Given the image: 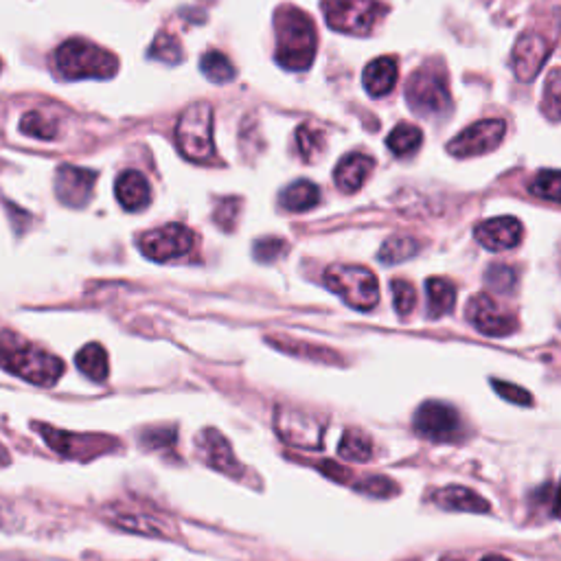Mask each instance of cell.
Masks as SVG:
<instances>
[{
    "instance_id": "obj_1",
    "label": "cell",
    "mask_w": 561,
    "mask_h": 561,
    "mask_svg": "<svg viewBox=\"0 0 561 561\" xmlns=\"http://www.w3.org/2000/svg\"><path fill=\"white\" fill-rule=\"evenodd\" d=\"M277 29V62L288 71H307L316 57V29L305 11L285 5L274 18Z\"/></svg>"
},
{
    "instance_id": "obj_2",
    "label": "cell",
    "mask_w": 561,
    "mask_h": 561,
    "mask_svg": "<svg viewBox=\"0 0 561 561\" xmlns=\"http://www.w3.org/2000/svg\"><path fill=\"white\" fill-rule=\"evenodd\" d=\"M3 366L5 371L25 377L27 382L38 386H51L64 373L60 358L16 338L9 329H5L3 334Z\"/></svg>"
},
{
    "instance_id": "obj_3",
    "label": "cell",
    "mask_w": 561,
    "mask_h": 561,
    "mask_svg": "<svg viewBox=\"0 0 561 561\" xmlns=\"http://www.w3.org/2000/svg\"><path fill=\"white\" fill-rule=\"evenodd\" d=\"M55 66L66 79H106L117 73L119 60L93 42L73 38L55 51Z\"/></svg>"
},
{
    "instance_id": "obj_4",
    "label": "cell",
    "mask_w": 561,
    "mask_h": 561,
    "mask_svg": "<svg viewBox=\"0 0 561 561\" xmlns=\"http://www.w3.org/2000/svg\"><path fill=\"white\" fill-rule=\"evenodd\" d=\"M176 141L182 156L193 163H209L215 156L213 143V108L209 103H193L180 114Z\"/></svg>"
},
{
    "instance_id": "obj_5",
    "label": "cell",
    "mask_w": 561,
    "mask_h": 561,
    "mask_svg": "<svg viewBox=\"0 0 561 561\" xmlns=\"http://www.w3.org/2000/svg\"><path fill=\"white\" fill-rule=\"evenodd\" d=\"M325 283L331 292H336L342 301L360 312H369L380 303V285L369 268L338 263L325 272Z\"/></svg>"
},
{
    "instance_id": "obj_6",
    "label": "cell",
    "mask_w": 561,
    "mask_h": 561,
    "mask_svg": "<svg viewBox=\"0 0 561 561\" xmlns=\"http://www.w3.org/2000/svg\"><path fill=\"white\" fill-rule=\"evenodd\" d=\"M327 25L351 36H366L382 18L384 7L377 0H325Z\"/></svg>"
},
{
    "instance_id": "obj_7",
    "label": "cell",
    "mask_w": 561,
    "mask_h": 561,
    "mask_svg": "<svg viewBox=\"0 0 561 561\" xmlns=\"http://www.w3.org/2000/svg\"><path fill=\"white\" fill-rule=\"evenodd\" d=\"M274 428L283 443L301 450H320L323 448L325 428L314 415L292 406H279L274 412Z\"/></svg>"
},
{
    "instance_id": "obj_8",
    "label": "cell",
    "mask_w": 561,
    "mask_h": 561,
    "mask_svg": "<svg viewBox=\"0 0 561 561\" xmlns=\"http://www.w3.org/2000/svg\"><path fill=\"white\" fill-rule=\"evenodd\" d=\"M406 99L410 108L423 117H437L445 114L452 106L448 82L439 71H419L410 77L406 88Z\"/></svg>"
},
{
    "instance_id": "obj_9",
    "label": "cell",
    "mask_w": 561,
    "mask_h": 561,
    "mask_svg": "<svg viewBox=\"0 0 561 561\" xmlns=\"http://www.w3.org/2000/svg\"><path fill=\"white\" fill-rule=\"evenodd\" d=\"M415 430L423 439L450 443L463 434V421L456 408L443 402H426L415 415Z\"/></svg>"
},
{
    "instance_id": "obj_10",
    "label": "cell",
    "mask_w": 561,
    "mask_h": 561,
    "mask_svg": "<svg viewBox=\"0 0 561 561\" xmlns=\"http://www.w3.org/2000/svg\"><path fill=\"white\" fill-rule=\"evenodd\" d=\"M465 316L480 334L491 336V338H502L513 334L518 329V318H515L509 309L496 303L494 296L489 294H476L472 301L467 303Z\"/></svg>"
},
{
    "instance_id": "obj_11",
    "label": "cell",
    "mask_w": 561,
    "mask_h": 561,
    "mask_svg": "<svg viewBox=\"0 0 561 561\" xmlns=\"http://www.w3.org/2000/svg\"><path fill=\"white\" fill-rule=\"evenodd\" d=\"M139 248L147 259L165 263L191 253L193 233L182 224H167L163 228H156V231L145 233L139 239Z\"/></svg>"
},
{
    "instance_id": "obj_12",
    "label": "cell",
    "mask_w": 561,
    "mask_h": 561,
    "mask_svg": "<svg viewBox=\"0 0 561 561\" xmlns=\"http://www.w3.org/2000/svg\"><path fill=\"white\" fill-rule=\"evenodd\" d=\"M507 125L502 119H485L469 125L459 136H454L448 145V152L456 158H469L487 154L505 139Z\"/></svg>"
},
{
    "instance_id": "obj_13",
    "label": "cell",
    "mask_w": 561,
    "mask_h": 561,
    "mask_svg": "<svg viewBox=\"0 0 561 561\" xmlns=\"http://www.w3.org/2000/svg\"><path fill=\"white\" fill-rule=\"evenodd\" d=\"M42 437L49 441L55 452L64 456H71L77 461L95 459V456L110 450V445H117V441L110 437H101V434H66L60 430H51L47 426H38Z\"/></svg>"
},
{
    "instance_id": "obj_14",
    "label": "cell",
    "mask_w": 561,
    "mask_h": 561,
    "mask_svg": "<svg viewBox=\"0 0 561 561\" xmlns=\"http://www.w3.org/2000/svg\"><path fill=\"white\" fill-rule=\"evenodd\" d=\"M95 182H97L95 171L64 165L57 169L55 193H57V198H60V202H64L66 206L82 209V206L88 204L90 196H93Z\"/></svg>"
},
{
    "instance_id": "obj_15",
    "label": "cell",
    "mask_w": 561,
    "mask_h": 561,
    "mask_svg": "<svg viewBox=\"0 0 561 561\" xmlns=\"http://www.w3.org/2000/svg\"><path fill=\"white\" fill-rule=\"evenodd\" d=\"M548 55H551V47H548L546 40L537 36V33H526V36L518 40L511 53V68L515 77L520 82H533L540 75Z\"/></svg>"
},
{
    "instance_id": "obj_16",
    "label": "cell",
    "mask_w": 561,
    "mask_h": 561,
    "mask_svg": "<svg viewBox=\"0 0 561 561\" xmlns=\"http://www.w3.org/2000/svg\"><path fill=\"white\" fill-rule=\"evenodd\" d=\"M474 235L480 246H485L491 253H502V250H511L522 242L524 226L520 220H515V217L505 215L478 224Z\"/></svg>"
},
{
    "instance_id": "obj_17",
    "label": "cell",
    "mask_w": 561,
    "mask_h": 561,
    "mask_svg": "<svg viewBox=\"0 0 561 561\" xmlns=\"http://www.w3.org/2000/svg\"><path fill=\"white\" fill-rule=\"evenodd\" d=\"M114 193H117V200L123 206L125 211H143L150 206L152 202V189L150 182L141 174V171H125V174L119 176L117 187H114Z\"/></svg>"
},
{
    "instance_id": "obj_18",
    "label": "cell",
    "mask_w": 561,
    "mask_h": 561,
    "mask_svg": "<svg viewBox=\"0 0 561 561\" xmlns=\"http://www.w3.org/2000/svg\"><path fill=\"white\" fill-rule=\"evenodd\" d=\"M200 450L204 454L206 463L215 469H220V472L231 474V476H237L239 472H242V467H239L231 445H228V441L217 430L211 428V430L202 432Z\"/></svg>"
},
{
    "instance_id": "obj_19",
    "label": "cell",
    "mask_w": 561,
    "mask_h": 561,
    "mask_svg": "<svg viewBox=\"0 0 561 561\" xmlns=\"http://www.w3.org/2000/svg\"><path fill=\"white\" fill-rule=\"evenodd\" d=\"M362 82L371 97H386L397 84V62L393 57H377L364 68Z\"/></svg>"
},
{
    "instance_id": "obj_20",
    "label": "cell",
    "mask_w": 561,
    "mask_h": 561,
    "mask_svg": "<svg viewBox=\"0 0 561 561\" xmlns=\"http://www.w3.org/2000/svg\"><path fill=\"white\" fill-rule=\"evenodd\" d=\"M373 171V160L364 154H349L336 167V185L340 191H358Z\"/></svg>"
},
{
    "instance_id": "obj_21",
    "label": "cell",
    "mask_w": 561,
    "mask_h": 561,
    "mask_svg": "<svg viewBox=\"0 0 561 561\" xmlns=\"http://www.w3.org/2000/svg\"><path fill=\"white\" fill-rule=\"evenodd\" d=\"M434 502H437L439 507L450 509V511H465V513H487L489 511V502L483 496H478L476 491L461 487V485L439 489L437 494H434Z\"/></svg>"
},
{
    "instance_id": "obj_22",
    "label": "cell",
    "mask_w": 561,
    "mask_h": 561,
    "mask_svg": "<svg viewBox=\"0 0 561 561\" xmlns=\"http://www.w3.org/2000/svg\"><path fill=\"white\" fill-rule=\"evenodd\" d=\"M426 294H428V316L430 318H441L450 314L456 305V288L454 283L441 277H432L426 283Z\"/></svg>"
},
{
    "instance_id": "obj_23",
    "label": "cell",
    "mask_w": 561,
    "mask_h": 561,
    "mask_svg": "<svg viewBox=\"0 0 561 561\" xmlns=\"http://www.w3.org/2000/svg\"><path fill=\"white\" fill-rule=\"evenodd\" d=\"M320 202V191L309 180H299L292 182V185L281 193V206L285 211L292 213H303L314 209V206Z\"/></svg>"
},
{
    "instance_id": "obj_24",
    "label": "cell",
    "mask_w": 561,
    "mask_h": 561,
    "mask_svg": "<svg viewBox=\"0 0 561 561\" xmlns=\"http://www.w3.org/2000/svg\"><path fill=\"white\" fill-rule=\"evenodd\" d=\"M77 369L82 371L86 377L95 382H106L108 380V353L97 342H90L82 351L77 353Z\"/></svg>"
},
{
    "instance_id": "obj_25",
    "label": "cell",
    "mask_w": 561,
    "mask_h": 561,
    "mask_svg": "<svg viewBox=\"0 0 561 561\" xmlns=\"http://www.w3.org/2000/svg\"><path fill=\"white\" fill-rule=\"evenodd\" d=\"M338 454L347 461L366 463L373 456V443L369 434H364L362 430H347L345 437L340 441Z\"/></svg>"
},
{
    "instance_id": "obj_26",
    "label": "cell",
    "mask_w": 561,
    "mask_h": 561,
    "mask_svg": "<svg viewBox=\"0 0 561 561\" xmlns=\"http://www.w3.org/2000/svg\"><path fill=\"white\" fill-rule=\"evenodd\" d=\"M110 520L114 524L123 526L125 531H136V533H143V535H165L167 529L160 522H156L152 515L147 513H132V511H117L110 515Z\"/></svg>"
},
{
    "instance_id": "obj_27",
    "label": "cell",
    "mask_w": 561,
    "mask_h": 561,
    "mask_svg": "<svg viewBox=\"0 0 561 561\" xmlns=\"http://www.w3.org/2000/svg\"><path fill=\"white\" fill-rule=\"evenodd\" d=\"M200 68L206 79L215 84H228L235 79V66L220 51H206L200 60Z\"/></svg>"
},
{
    "instance_id": "obj_28",
    "label": "cell",
    "mask_w": 561,
    "mask_h": 561,
    "mask_svg": "<svg viewBox=\"0 0 561 561\" xmlns=\"http://www.w3.org/2000/svg\"><path fill=\"white\" fill-rule=\"evenodd\" d=\"M421 141H423V136H421L419 128H415V125L402 123V125H397V128L391 134H388L386 145L393 154L408 156V154L419 150Z\"/></svg>"
},
{
    "instance_id": "obj_29",
    "label": "cell",
    "mask_w": 561,
    "mask_h": 561,
    "mask_svg": "<svg viewBox=\"0 0 561 561\" xmlns=\"http://www.w3.org/2000/svg\"><path fill=\"white\" fill-rule=\"evenodd\" d=\"M325 132L316 128V125H301L299 130H296V147H299V154L307 160V163H312L320 154L325 152Z\"/></svg>"
},
{
    "instance_id": "obj_30",
    "label": "cell",
    "mask_w": 561,
    "mask_h": 561,
    "mask_svg": "<svg viewBox=\"0 0 561 561\" xmlns=\"http://www.w3.org/2000/svg\"><path fill=\"white\" fill-rule=\"evenodd\" d=\"M421 244L412 237H391L386 239L384 246L380 248V261L388 263V266H395V263H402L410 257H415L419 253Z\"/></svg>"
},
{
    "instance_id": "obj_31",
    "label": "cell",
    "mask_w": 561,
    "mask_h": 561,
    "mask_svg": "<svg viewBox=\"0 0 561 561\" xmlns=\"http://www.w3.org/2000/svg\"><path fill=\"white\" fill-rule=\"evenodd\" d=\"M529 191L533 193L535 198H542V200H548V202L561 204V171L542 169L540 174H537L531 180Z\"/></svg>"
},
{
    "instance_id": "obj_32",
    "label": "cell",
    "mask_w": 561,
    "mask_h": 561,
    "mask_svg": "<svg viewBox=\"0 0 561 561\" xmlns=\"http://www.w3.org/2000/svg\"><path fill=\"white\" fill-rule=\"evenodd\" d=\"M20 132L27 136H36L40 141H53L57 136V121L47 117L44 112H27L20 119Z\"/></svg>"
},
{
    "instance_id": "obj_33",
    "label": "cell",
    "mask_w": 561,
    "mask_h": 561,
    "mask_svg": "<svg viewBox=\"0 0 561 561\" xmlns=\"http://www.w3.org/2000/svg\"><path fill=\"white\" fill-rule=\"evenodd\" d=\"M542 112L548 121H561V68H555L546 79L544 97H542Z\"/></svg>"
},
{
    "instance_id": "obj_34",
    "label": "cell",
    "mask_w": 561,
    "mask_h": 561,
    "mask_svg": "<svg viewBox=\"0 0 561 561\" xmlns=\"http://www.w3.org/2000/svg\"><path fill=\"white\" fill-rule=\"evenodd\" d=\"M150 57L152 60H160L165 64L182 62V47H180L178 38L169 36V33H158L150 47Z\"/></svg>"
},
{
    "instance_id": "obj_35",
    "label": "cell",
    "mask_w": 561,
    "mask_h": 561,
    "mask_svg": "<svg viewBox=\"0 0 561 561\" xmlns=\"http://www.w3.org/2000/svg\"><path fill=\"white\" fill-rule=\"evenodd\" d=\"M487 285L494 292L500 294H511L518 285V272H515L511 266H505V263H494L485 274Z\"/></svg>"
},
{
    "instance_id": "obj_36",
    "label": "cell",
    "mask_w": 561,
    "mask_h": 561,
    "mask_svg": "<svg viewBox=\"0 0 561 561\" xmlns=\"http://www.w3.org/2000/svg\"><path fill=\"white\" fill-rule=\"evenodd\" d=\"M391 288H393V303H395L397 314H402V316L410 314L417 305L415 285H412L410 281H404V279H395L391 283Z\"/></svg>"
},
{
    "instance_id": "obj_37",
    "label": "cell",
    "mask_w": 561,
    "mask_h": 561,
    "mask_svg": "<svg viewBox=\"0 0 561 561\" xmlns=\"http://www.w3.org/2000/svg\"><path fill=\"white\" fill-rule=\"evenodd\" d=\"M358 491H362V494H369L373 498H388V496H393L397 494V485L393 483V480H388L384 476H369V478H364L360 480V483L356 485Z\"/></svg>"
},
{
    "instance_id": "obj_38",
    "label": "cell",
    "mask_w": 561,
    "mask_h": 561,
    "mask_svg": "<svg viewBox=\"0 0 561 561\" xmlns=\"http://www.w3.org/2000/svg\"><path fill=\"white\" fill-rule=\"evenodd\" d=\"M491 386L496 388V393L502 399H507V402H511V404H520V406H531L533 404V397H531L529 391H526V388H520L515 384H509V382H498V380L491 382Z\"/></svg>"
},
{
    "instance_id": "obj_39",
    "label": "cell",
    "mask_w": 561,
    "mask_h": 561,
    "mask_svg": "<svg viewBox=\"0 0 561 561\" xmlns=\"http://www.w3.org/2000/svg\"><path fill=\"white\" fill-rule=\"evenodd\" d=\"M285 250V242L283 239H277V237H266V239H259V242L255 244V259L257 261H274V259H279L281 253Z\"/></svg>"
},
{
    "instance_id": "obj_40",
    "label": "cell",
    "mask_w": 561,
    "mask_h": 561,
    "mask_svg": "<svg viewBox=\"0 0 561 561\" xmlns=\"http://www.w3.org/2000/svg\"><path fill=\"white\" fill-rule=\"evenodd\" d=\"M239 215V200H224L220 209L215 213V222L220 224L224 231H231Z\"/></svg>"
},
{
    "instance_id": "obj_41",
    "label": "cell",
    "mask_w": 561,
    "mask_h": 561,
    "mask_svg": "<svg viewBox=\"0 0 561 561\" xmlns=\"http://www.w3.org/2000/svg\"><path fill=\"white\" fill-rule=\"evenodd\" d=\"M176 434L174 430H154V432H147L145 434V445L150 450H158V448H169L171 443H174Z\"/></svg>"
},
{
    "instance_id": "obj_42",
    "label": "cell",
    "mask_w": 561,
    "mask_h": 561,
    "mask_svg": "<svg viewBox=\"0 0 561 561\" xmlns=\"http://www.w3.org/2000/svg\"><path fill=\"white\" fill-rule=\"evenodd\" d=\"M320 469H323V472H325V474H329V476H334L336 480H340V483H345V480L349 478V472H347V469L338 467L336 463L323 461V463H320Z\"/></svg>"
},
{
    "instance_id": "obj_43",
    "label": "cell",
    "mask_w": 561,
    "mask_h": 561,
    "mask_svg": "<svg viewBox=\"0 0 561 561\" xmlns=\"http://www.w3.org/2000/svg\"><path fill=\"white\" fill-rule=\"evenodd\" d=\"M546 494H548V498L544 502H548V505H551V511L561 518V487H548Z\"/></svg>"
},
{
    "instance_id": "obj_44",
    "label": "cell",
    "mask_w": 561,
    "mask_h": 561,
    "mask_svg": "<svg viewBox=\"0 0 561 561\" xmlns=\"http://www.w3.org/2000/svg\"><path fill=\"white\" fill-rule=\"evenodd\" d=\"M480 561H511V559L502 557V555H487V557H483Z\"/></svg>"
},
{
    "instance_id": "obj_45",
    "label": "cell",
    "mask_w": 561,
    "mask_h": 561,
    "mask_svg": "<svg viewBox=\"0 0 561 561\" xmlns=\"http://www.w3.org/2000/svg\"><path fill=\"white\" fill-rule=\"evenodd\" d=\"M441 561H461V559H454V557H445V559H441Z\"/></svg>"
}]
</instances>
